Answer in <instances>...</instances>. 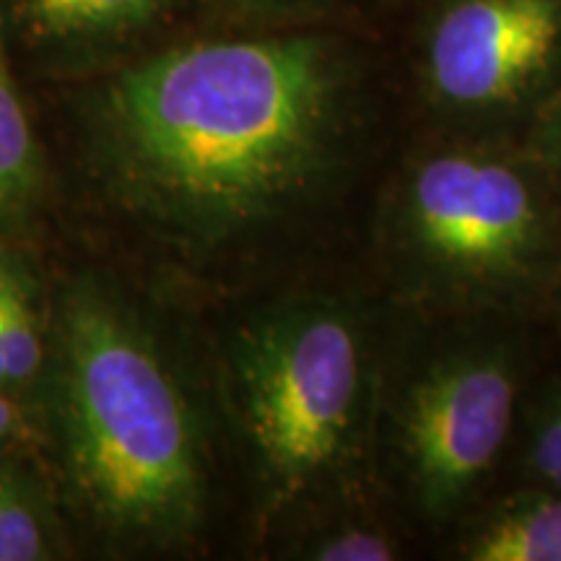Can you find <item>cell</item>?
I'll return each instance as SVG.
<instances>
[{
	"label": "cell",
	"mask_w": 561,
	"mask_h": 561,
	"mask_svg": "<svg viewBox=\"0 0 561 561\" xmlns=\"http://www.w3.org/2000/svg\"><path fill=\"white\" fill-rule=\"evenodd\" d=\"M312 557L320 561H388L396 559L398 551L380 530L346 528L314 546Z\"/></svg>",
	"instance_id": "obj_13"
},
{
	"label": "cell",
	"mask_w": 561,
	"mask_h": 561,
	"mask_svg": "<svg viewBox=\"0 0 561 561\" xmlns=\"http://www.w3.org/2000/svg\"><path fill=\"white\" fill-rule=\"evenodd\" d=\"M515 367L504 354H460L411 392L403 450L419 500L445 515L491 471L512 430Z\"/></svg>",
	"instance_id": "obj_5"
},
{
	"label": "cell",
	"mask_w": 561,
	"mask_h": 561,
	"mask_svg": "<svg viewBox=\"0 0 561 561\" xmlns=\"http://www.w3.org/2000/svg\"><path fill=\"white\" fill-rule=\"evenodd\" d=\"M541 153L546 164H549L553 180L561 187V104L553 110V115L549 117V123H546L541 133Z\"/></svg>",
	"instance_id": "obj_15"
},
{
	"label": "cell",
	"mask_w": 561,
	"mask_h": 561,
	"mask_svg": "<svg viewBox=\"0 0 561 561\" xmlns=\"http://www.w3.org/2000/svg\"><path fill=\"white\" fill-rule=\"evenodd\" d=\"M30 453L0 458V561L60 557L62 525L53 479L30 466Z\"/></svg>",
	"instance_id": "obj_8"
},
{
	"label": "cell",
	"mask_w": 561,
	"mask_h": 561,
	"mask_svg": "<svg viewBox=\"0 0 561 561\" xmlns=\"http://www.w3.org/2000/svg\"><path fill=\"white\" fill-rule=\"evenodd\" d=\"M476 561H561V494L543 489L496 512L468 546Z\"/></svg>",
	"instance_id": "obj_11"
},
{
	"label": "cell",
	"mask_w": 561,
	"mask_h": 561,
	"mask_svg": "<svg viewBox=\"0 0 561 561\" xmlns=\"http://www.w3.org/2000/svg\"><path fill=\"white\" fill-rule=\"evenodd\" d=\"M528 468L543 489L561 494V388L546 398L533 424Z\"/></svg>",
	"instance_id": "obj_12"
},
{
	"label": "cell",
	"mask_w": 561,
	"mask_h": 561,
	"mask_svg": "<svg viewBox=\"0 0 561 561\" xmlns=\"http://www.w3.org/2000/svg\"><path fill=\"white\" fill-rule=\"evenodd\" d=\"M47 318L39 310L37 280L24 255L0 242V388L30 405L45 377Z\"/></svg>",
	"instance_id": "obj_7"
},
{
	"label": "cell",
	"mask_w": 561,
	"mask_h": 561,
	"mask_svg": "<svg viewBox=\"0 0 561 561\" xmlns=\"http://www.w3.org/2000/svg\"><path fill=\"white\" fill-rule=\"evenodd\" d=\"M45 170L37 133L13 81L0 42V242L19 229L37 206Z\"/></svg>",
	"instance_id": "obj_9"
},
{
	"label": "cell",
	"mask_w": 561,
	"mask_h": 561,
	"mask_svg": "<svg viewBox=\"0 0 561 561\" xmlns=\"http://www.w3.org/2000/svg\"><path fill=\"white\" fill-rule=\"evenodd\" d=\"M335 79L310 37L210 39L102 91L89 164L123 210L210 250L291 206L333 157Z\"/></svg>",
	"instance_id": "obj_1"
},
{
	"label": "cell",
	"mask_w": 561,
	"mask_h": 561,
	"mask_svg": "<svg viewBox=\"0 0 561 561\" xmlns=\"http://www.w3.org/2000/svg\"><path fill=\"white\" fill-rule=\"evenodd\" d=\"M405 224L421 255L462 278H512L543 257L551 221L520 167L476 151L426 159L405 191Z\"/></svg>",
	"instance_id": "obj_4"
},
{
	"label": "cell",
	"mask_w": 561,
	"mask_h": 561,
	"mask_svg": "<svg viewBox=\"0 0 561 561\" xmlns=\"http://www.w3.org/2000/svg\"><path fill=\"white\" fill-rule=\"evenodd\" d=\"M561 70V0H455L430 39V81L458 110L528 100Z\"/></svg>",
	"instance_id": "obj_6"
},
{
	"label": "cell",
	"mask_w": 561,
	"mask_h": 561,
	"mask_svg": "<svg viewBox=\"0 0 561 561\" xmlns=\"http://www.w3.org/2000/svg\"><path fill=\"white\" fill-rule=\"evenodd\" d=\"M159 0H16L19 21L37 42H94L149 24Z\"/></svg>",
	"instance_id": "obj_10"
},
{
	"label": "cell",
	"mask_w": 561,
	"mask_h": 561,
	"mask_svg": "<svg viewBox=\"0 0 561 561\" xmlns=\"http://www.w3.org/2000/svg\"><path fill=\"white\" fill-rule=\"evenodd\" d=\"M39 445V419L32 413V405L0 388V458L13 453H34Z\"/></svg>",
	"instance_id": "obj_14"
},
{
	"label": "cell",
	"mask_w": 561,
	"mask_h": 561,
	"mask_svg": "<svg viewBox=\"0 0 561 561\" xmlns=\"http://www.w3.org/2000/svg\"><path fill=\"white\" fill-rule=\"evenodd\" d=\"M42 388L58 502L107 541H191L208 500L193 403L144 318L91 273L53 294Z\"/></svg>",
	"instance_id": "obj_2"
},
{
	"label": "cell",
	"mask_w": 561,
	"mask_h": 561,
	"mask_svg": "<svg viewBox=\"0 0 561 561\" xmlns=\"http://www.w3.org/2000/svg\"><path fill=\"white\" fill-rule=\"evenodd\" d=\"M231 367L268 500H299L331 479L359 434L367 388L354 320L325 301L280 307L237 339Z\"/></svg>",
	"instance_id": "obj_3"
}]
</instances>
